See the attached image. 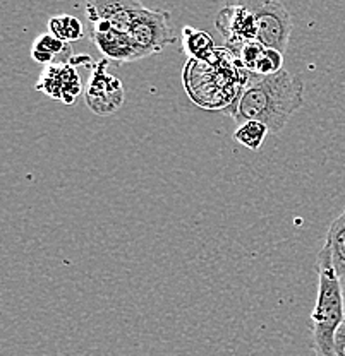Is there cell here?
<instances>
[{
	"instance_id": "11",
	"label": "cell",
	"mask_w": 345,
	"mask_h": 356,
	"mask_svg": "<svg viewBox=\"0 0 345 356\" xmlns=\"http://www.w3.org/2000/svg\"><path fill=\"white\" fill-rule=\"evenodd\" d=\"M183 47L191 60L205 62L215 54V42L206 31L185 26L183 29Z\"/></svg>"
},
{
	"instance_id": "4",
	"label": "cell",
	"mask_w": 345,
	"mask_h": 356,
	"mask_svg": "<svg viewBox=\"0 0 345 356\" xmlns=\"http://www.w3.org/2000/svg\"><path fill=\"white\" fill-rule=\"evenodd\" d=\"M90 36L91 42L100 50V54L105 57V60L115 62V64L135 62L153 55L150 50L136 43L129 33L118 31L105 21L93 22Z\"/></svg>"
},
{
	"instance_id": "3",
	"label": "cell",
	"mask_w": 345,
	"mask_h": 356,
	"mask_svg": "<svg viewBox=\"0 0 345 356\" xmlns=\"http://www.w3.org/2000/svg\"><path fill=\"white\" fill-rule=\"evenodd\" d=\"M258 24V42L265 48L284 54L292 31L291 14L287 7L277 0L250 6Z\"/></svg>"
},
{
	"instance_id": "10",
	"label": "cell",
	"mask_w": 345,
	"mask_h": 356,
	"mask_svg": "<svg viewBox=\"0 0 345 356\" xmlns=\"http://www.w3.org/2000/svg\"><path fill=\"white\" fill-rule=\"evenodd\" d=\"M321 254L332 262L333 270L340 281L345 280V207L342 213L333 220L326 233L325 245L321 247Z\"/></svg>"
},
{
	"instance_id": "12",
	"label": "cell",
	"mask_w": 345,
	"mask_h": 356,
	"mask_svg": "<svg viewBox=\"0 0 345 356\" xmlns=\"http://www.w3.org/2000/svg\"><path fill=\"white\" fill-rule=\"evenodd\" d=\"M68 50L70 51L69 43H64L62 40L55 38L54 35L47 33V35H40L35 40L31 47V57L38 64H52L57 55L64 54Z\"/></svg>"
},
{
	"instance_id": "13",
	"label": "cell",
	"mask_w": 345,
	"mask_h": 356,
	"mask_svg": "<svg viewBox=\"0 0 345 356\" xmlns=\"http://www.w3.org/2000/svg\"><path fill=\"white\" fill-rule=\"evenodd\" d=\"M48 31L64 43L77 42V40L83 38V26H81V22L76 17L69 16V14L52 17L48 21Z\"/></svg>"
},
{
	"instance_id": "2",
	"label": "cell",
	"mask_w": 345,
	"mask_h": 356,
	"mask_svg": "<svg viewBox=\"0 0 345 356\" xmlns=\"http://www.w3.org/2000/svg\"><path fill=\"white\" fill-rule=\"evenodd\" d=\"M316 264L320 284L316 305L311 314L313 348L316 356H335V334L345 321L342 283L330 259L321 252H318Z\"/></svg>"
},
{
	"instance_id": "7",
	"label": "cell",
	"mask_w": 345,
	"mask_h": 356,
	"mask_svg": "<svg viewBox=\"0 0 345 356\" xmlns=\"http://www.w3.org/2000/svg\"><path fill=\"white\" fill-rule=\"evenodd\" d=\"M215 26L229 44L240 48L258 38V24L253 10L247 6H229L218 13Z\"/></svg>"
},
{
	"instance_id": "8",
	"label": "cell",
	"mask_w": 345,
	"mask_h": 356,
	"mask_svg": "<svg viewBox=\"0 0 345 356\" xmlns=\"http://www.w3.org/2000/svg\"><path fill=\"white\" fill-rule=\"evenodd\" d=\"M36 89L45 92L52 99H59L66 105H72L83 86H81L79 76L72 65L57 64L50 65L43 72L38 84H36Z\"/></svg>"
},
{
	"instance_id": "14",
	"label": "cell",
	"mask_w": 345,
	"mask_h": 356,
	"mask_svg": "<svg viewBox=\"0 0 345 356\" xmlns=\"http://www.w3.org/2000/svg\"><path fill=\"white\" fill-rule=\"evenodd\" d=\"M268 134L270 131L266 125L259 124V122H246V124L237 127V131L233 132V139L239 144H243L244 147H247V149L259 151L263 144H265Z\"/></svg>"
},
{
	"instance_id": "16",
	"label": "cell",
	"mask_w": 345,
	"mask_h": 356,
	"mask_svg": "<svg viewBox=\"0 0 345 356\" xmlns=\"http://www.w3.org/2000/svg\"><path fill=\"white\" fill-rule=\"evenodd\" d=\"M282 67H284V54L266 48L265 55L259 60L254 74H258V76H273V74H278L280 70H284Z\"/></svg>"
},
{
	"instance_id": "17",
	"label": "cell",
	"mask_w": 345,
	"mask_h": 356,
	"mask_svg": "<svg viewBox=\"0 0 345 356\" xmlns=\"http://www.w3.org/2000/svg\"><path fill=\"white\" fill-rule=\"evenodd\" d=\"M335 356H345V321L335 334Z\"/></svg>"
},
{
	"instance_id": "6",
	"label": "cell",
	"mask_w": 345,
	"mask_h": 356,
	"mask_svg": "<svg viewBox=\"0 0 345 356\" xmlns=\"http://www.w3.org/2000/svg\"><path fill=\"white\" fill-rule=\"evenodd\" d=\"M86 103L91 111L98 115H110L117 111L124 102V88L117 77L110 76L105 70V60L93 70L90 83L84 89Z\"/></svg>"
},
{
	"instance_id": "15",
	"label": "cell",
	"mask_w": 345,
	"mask_h": 356,
	"mask_svg": "<svg viewBox=\"0 0 345 356\" xmlns=\"http://www.w3.org/2000/svg\"><path fill=\"white\" fill-rule=\"evenodd\" d=\"M265 50L266 48L263 47L258 40L243 44V47L237 50V57H239L240 67H243V69H246V72L254 74L256 67H258L259 60L263 58V55H265Z\"/></svg>"
},
{
	"instance_id": "18",
	"label": "cell",
	"mask_w": 345,
	"mask_h": 356,
	"mask_svg": "<svg viewBox=\"0 0 345 356\" xmlns=\"http://www.w3.org/2000/svg\"><path fill=\"white\" fill-rule=\"evenodd\" d=\"M342 283V295H344V307H345V280L340 281Z\"/></svg>"
},
{
	"instance_id": "9",
	"label": "cell",
	"mask_w": 345,
	"mask_h": 356,
	"mask_svg": "<svg viewBox=\"0 0 345 356\" xmlns=\"http://www.w3.org/2000/svg\"><path fill=\"white\" fill-rule=\"evenodd\" d=\"M84 7L91 24L105 21L118 31L129 33L136 16L144 6L138 0H117V2H88Z\"/></svg>"
},
{
	"instance_id": "5",
	"label": "cell",
	"mask_w": 345,
	"mask_h": 356,
	"mask_svg": "<svg viewBox=\"0 0 345 356\" xmlns=\"http://www.w3.org/2000/svg\"><path fill=\"white\" fill-rule=\"evenodd\" d=\"M129 35L153 55L160 54L167 44L177 42V35L172 31L170 24V14L167 10L146 9V7L138 13L129 29Z\"/></svg>"
},
{
	"instance_id": "1",
	"label": "cell",
	"mask_w": 345,
	"mask_h": 356,
	"mask_svg": "<svg viewBox=\"0 0 345 356\" xmlns=\"http://www.w3.org/2000/svg\"><path fill=\"white\" fill-rule=\"evenodd\" d=\"M304 105V81L289 70L273 76L247 72L236 102L225 111L239 125L259 122L270 134H278L289 118Z\"/></svg>"
}]
</instances>
